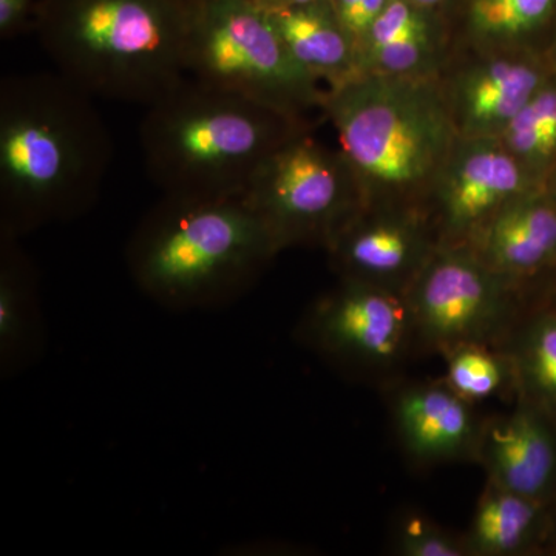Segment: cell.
I'll use <instances>...</instances> for the list:
<instances>
[{"label": "cell", "instance_id": "obj_24", "mask_svg": "<svg viewBox=\"0 0 556 556\" xmlns=\"http://www.w3.org/2000/svg\"><path fill=\"white\" fill-rule=\"evenodd\" d=\"M434 28L430 17V11L413 5L408 0H388L386 9L379 14L378 20L369 28L367 38L361 47L362 58L368 51L378 49L383 43L412 35V33L430 30Z\"/></svg>", "mask_w": 556, "mask_h": 556}, {"label": "cell", "instance_id": "obj_29", "mask_svg": "<svg viewBox=\"0 0 556 556\" xmlns=\"http://www.w3.org/2000/svg\"><path fill=\"white\" fill-rule=\"evenodd\" d=\"M543 189L546 190L548 195H551L552 199L556 201V164L554 166V169L551 170V174H548L546 182H544Z\"/></svg>", "mask_w": 556, "mask_h": 556}, {"label": "cell", "instance_id": "obj_18", "mask_svg": "<svg viewBox=\"0 0 556 556\" xmlns=\"http://www.w3.org/2000/svg\"><path fill=\"white\" fill-rule=\"evenodd\" d=\"M556 0H470L466 39L457 50H527L551 54Z\"/></svg>", "mask_w": 556, "mask_h": 556}, {"label": "cell", "instance_id": "obj_6", "mask_svg": "<svg viewBox=\"0 0 556 556\" xmlns=\"http://www.w3.org/2000/svg\"><path fill=\"white\" fill-rule=\"evenodd\" d=\"M190 79L262 102L294 118L324 115L328 90L292 60L257 0H200L190 7Z\"/></svg>", "mask_w": 556, "mask_h": 556}, {"label": "cell", "instance_id": "obj_3", "mask_svg": "<svg viewBox=\"0 0 556 556\" xmlns=\"http://www.w3.org/2000/svg\"><path fill=\"white\" fill-rule=\"evenodd\" d=\"M311 121L186 79L146 108L139 142L163 195L243 197L262 164Z\"/></svg>", "mask_w": 556, "mask_h": 556}, {"label": "cell", "instance_id": "obj_28", "mask_svg": "<svg viewBox=\"0 0 556 556\" xmlns=\"http://www.w3.org/2000/svg\"><path fill=\"white\" fill-rule=\"evenodd\" d=\"M260 5L265 9H283V7H300L308 5V3L316 2V0H257Z\"/></svg>", "mask_w": 556, "mask_h": 556}, {"label": "cell", "instance_id": "obj_4", "mask_svg": "<svg viewBox=\"0 0 556 556\" xmlns=\"http://www.w3.org/2000/svg\"><path fill=\"white\" fill-rule=\"evenodd\" d=\"M324 118L356 178L364 206H427L457 137L439 79L362 73L328 90Z\"/></svg>", "mask_w": 556, "mask_h": 556}, {"label": "cell", "instance_id": "obj_16", "mask_svg": "<svg viewBox=\"0 0 556 556\" xmlns=\"http://www.w3.org/2000/svg\"><path fill=\"white\" fill-rule=\"evenodd\" d=\"M269 13L292 60L325 89H338L362 75L357 46L329 0L270 9Z\"/></svg>", "mask_w": 556, "mask_h": 556}, {"label": "cell", "instance_id": "obj_1", "mask_svg": "<svg viewBox=\"0 0 556 556\" xmlns=\"http://www.w3.org/2000/svg\"><path fill=\"white\" fill-rule=\"evenodd\" d=\"M93 100L58 72L2 80L0 233L21 239L97 203L113 148Z\"/></svg>", "mask_w": 556, "mask_h": 556}, {"label": "cell", "instance_id": "obj_8", "mask_svg": "<svg viewBox=\"0 0 556 556\" xmlns=\"http://www.w3.org/2000/svg\"><path fill=\"white\" fill-rule=\"evenodd\" d=\"M518 285L490 269L468 244H439L405 292L415 332L442 353L485 343L506 324Z\"/></svg>", "mask_w": 556, "mask_h": 556}, {"label": "cell", "instance_id": "obj_15", "mask_svg": "<svg viewBox=\"0 0 556 556\" xmlns=\"http://www.w3.org/2000/svg\"><path fill=\"white\" fill-rule=\"evenodd\" d=\"M399 437L422 463L478 456L479 430L470 402L445 383H424L402 393L396 404Z\"/></svg>", "mask_w": 556, "mask_h": 556}, {"label": "cell", "instance_id": "obj_11", "mask_svg": "<svg viewBox=\"0 0 556 556\" xmlns=\"http://www.w3.org/2000/svg\"><path fill=\"white\" fill-rule=\"evenodd\" d=\"M543 189L497 137H457L427 207L439 243L467 244L504 204Z\"/></svg>", "mask_w": 556, "mask_h": 556}, {"label": "cell", "instance_id": "obj_7", "mask_svg": "<svg viewBox=\"0 0 556 556\" xmlns=\"http://www.w3.org/2000/svg\"><path fill=\"white\" fill-rule=\"evenodd\" d=\"M311 127L289 138L262 164L243 195L280 251L328 249L364 206L356 178L338 146L318 141Z\"/></svg>", "mask_w": 556, "mask_h": 556}, {"label": "cell", "instance_id": "obj_14", "mask_svg": "<svg viewBox=\"0 0 556 556\" xmlns=\"http://www.w3.org/2000/svg\"><path fill=\"white\" fill-rule=\"evenodd\" d=\"M478 457L490 482L518 495L541 501L554 484L555 438L532 402L481 431Z\"/></svg>", "mask_w": 556, "mask_h": 556}, {"label": "cell", "instance_id": "obj_19", "mask_svg": "<svg viewBox=\"0 0 556 556\" xmlns=\"http://www.w3.org/2000/svg\"><path fill=\"white\" fill-rule=\"evenodd\" d=\"M541 522V501L489 481L466 538L468 554L517 555L535 541Z\"/></svg>", "mask_w": 556, "mask_h": 556}, {"label": "cell", "instance_id": "obj_10", "mask_svg": "<svg viewBox=\"0 0 556 556\" xmlns=\"http://www.w3.org/2000/svg\"><path fill=\"white\" fill-rule=\"evenodd\" d=\"M555 72L538 51L457 50L438 79L459 137H500Z\"/></svg>", "mask_w": 556, "mask_h": 556}, {"label": "cell", "instance_id": "obj_25", "mask_svg": "<svg viewBox=\"0 0 556 556\" xmlns=\"http://www.w3.org/2000/svg\"><path fill=\"white\" fill-rule=\"evenodd\" d=\"M399 554L405 556H463L468 554L466 541L457 540L428 519L413 517L397 533Z\"/></svg>", "mask_w": 556, "mask_h": 556}, {"label": "cell", "instance_id": "obj_32", "mask_svg": "<svg viewBox=\"0 0 556 556\" xmlns=\"http://www.w3.org/2000/svg\"><path fill=\"white\" fill-rule=\"evenodd\" d=\"M555 269H556V268H555ZM555 269H554V270H555Z\"/></svg>", "mask_w": 556, "mask_h": 556}, {"label": "cell", "instance_id": "obj_12", "mask_svg": "<svg viewBox=\"0 0 556 556\" xmlns=\"http://www.w3.org/2000/svg\"><path fill=\"white\" fill-rule=\"evenodd\" d=\"M439 244L427 206L369 204L358 208L327 251L340 278L405 294Z\"/></svg>", "mask_w": 556, "mask_h": 556}, {"label": "cell", "instance_id": "obj_5", "mask_svg": "<svg viewBox=\"0 0 556 556\" xmlns=\"http://www.w3.org/2000/svg\"><path fill=\"white\" fill-rule=\"evenodd\" d=\"M189 22L174 0H62L43 11L40 40L90 97L149 108L189 78Z\"/></svg>", "mask_w": 556, "mask_h": 556}, {"label": "cell", "instance_id": "obj_2", "mask_svg": "<svg viewBox=\"0 0 556 556\" xmlns=\"http://www.w3.org/2000/svg\"><path fill=\"white\" fill-rule=\"evenodd\" d=\"M280 252L243 197L163 195L126 258L135 283L160 305L206 309L240 299Z\"/></svg>", "mask_w": 556, "mask_h": 556}, {"label": "cell", "instance_id": "obj_22", "mask_svg": "<svg viewBox=\"0 0 556 556\" xmlns=\"http://www.w3.org/2000/svg\"><path fill=\"white\" fill-rule=\"evenodd\" d=\"M445 354V383L470 404L495 396L506 390L510 380L517 379L511 357L493 353L485 343H460Z\"/></svg>", "mask_w": 556, "mask_h": 556}, {"label": "cell", "instance_id": "obj_13", "mask_svg": "<svg viewBox=\"0 0 556 556\" xmlns=\"http://www.w3.org/2000/svg\"><path fill=\"white\" fill-rule=\"evenodd\" d=\"M490 269L522 283L556 268V201L544 189L504 204L468 240Z\"/></svg>", "mask_w": 556, "mask_h": 556}, {"label": "cell", "instance_id": "obj_27", "mask_svg": "<svg viewBox=\"0 0 556 556\" xmlns=\"http://www.w3.org/2000/svg\"><path fill=\"white\" fill-rule=\"evenodd\" d=\"M33 0H0V35L9 39L16 35L30 11Z\"/></svg>", "mask_w": 556, "mask_h": 556}, {"label": "cell", "instance_id": "obj_20", "mask_svg": "<svg viewBox=\"0 0 556 556\" xmlns=\"http://www.w3.org/2000/svg\"><path fill=\"white\" fill-rule=\"evenodd\" d=\"M497 138L544 188L556 164V72Z\"/></svg>", "mask_w": 556, "mask_h": 556}, {"label": "cell", "instance_id": "obj_9", "mask_svg": "<svg viewBox=\"0 0 556 556\" xmlns=\"http://www.w3.org/2000/svg\"><path fill=\"white\" fill-rule=\"evenodd\" d=\"M303 336L340 364L383 367L404 354L415 332L407 295L340 278L306 316Z\"/></svg>", "mask_w": 556, "mask_h": 556}, {"label": "cell", "instance_id": "obj_21", "mask_svg": "<svg viewBox=\"0 0 556 556\" xmlns=\"http://www.w3.org/2000/svg\"><path fill=\"white\" fill-rule=\"evenodd\" d=\"M452 54L438 28L412 33L368 51L362 58V73L394 78L438 79Z\"/></svg>", "mask_w": 556, "mask_h": 556}, {"label": "cell", "instance_id": "obj_17", "mask_svg": "<svg viewBox=\"0 0 556 556\" xmlns=\"http://www.w3.org/2000/svg\"><path fill=\"white\" fill-rule=\"evenodd\" d=\"M38 278L20 239L0 233V365L3 375L30 364L42 346Z\"/></svg>", "mask_w": 556, "mask_h": 556}, {"label": "cell", "instance_id": "obj_31", "mask_svg": "<svg viewBox=\"0 0 556 556\" xmlns=\"http://www.w3.org/2000/svg\"><path fill=\"white\" fill-rule=\"evenodd\" d=\"M551 56H552V60H554V64L556 67V42H555L554 49H552Z\"/></svg>", "mask_w": 556, "mask_h": 556}, {"label": "cell", "instance_id": "obj_26", "mask_svg": "<svg viewBox=\"0 0 556 556\" xmlns=\"http://www.w3.org/2000/svg\"><path fill=\"white\" fill-rule=\"evenodd\" d=\"M329 2L340 24L356 43L358 56H361L362 42L367 38L369 28L378 20L379 14L386 9L388 0H329Z\"/></svg>", "mask_w": 556, "mask_h": 556}, {"label": "cell", "instance_id": "obj_23", "mask_svg": "<svg viewBox=\"0 0 556 556\" xmlns=\"http://www.w3.org/2000/svg\"><path fill=\"white\" fill-rule=\"evenodd\" d=\"M510 357L527 396L556 409V316L533 321Z\"/></svg>", "mask_w": 556, "mask_h": 556}, {"label": "cell", "instance_id": "obj_30", "mask_svg": "<svg viewBox=\"0 0 556 556\" xmlns=\"http://www.w3.org/2000/svg\"><path fill=\"white\" fill-rule=\"evenodd\" d=\"M413 5L419 7V9L431 11L437 7L442 5L445 0H408Z\"/></svg>", "mask_w": 556, "mask_h": 556}]
</instances>
